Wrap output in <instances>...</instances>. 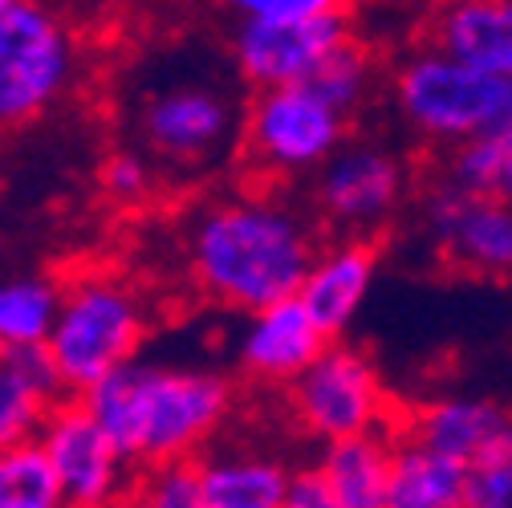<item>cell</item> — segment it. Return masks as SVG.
I'll list each match as a JSON object with an SVG mask.
<instances>
[{
	"mask_svg": "<svg viewBox=\"0 0 512 508\" xmlns=\"http://www.w3.org/2000/svg\"><path fill=\"white\" fill-rule=\"evenodd\" d=\"M508 415H512L508 407L484 395H439V399L419 403L403 431L427 443V448L472 468L492 448V439L500 435Z\"/></svg>",
	"mask_w": 512,
	"mask_h": 508,
	"instance_id": "obj_17",
	"label": "cell"
},
{
	"mask_svg": "<svg viewBox=\"0 0 512 508\" xmlns=\"http://www.w3.org/2000/svg\"><path fill=\"white\" fill-rule=\"evenodd\" d=\"M45 452L57 468L61 492L70 508H114L126 492L135 488L131 460L106 435V427L94 419V411L82 403V395H66L53 403L41 435Z\"/></svg>",
	"mask_w": 512,
	"mask_h": 508,
	"instance_id": "obj_12",
	"label": "cell"
},
{
	"mask_svg": "<svg viewBox=\"0 0 512 508\" xmlns=\"http://www.w3.org/2000/svg\"><path fill=\"white\" fill-rule=\"evenodd\" d=\"M285 391L301 431L322 443L395 427L391 395L378 362L362 346L342 338H334Z\"/></svg>",
	"mask_w": 512,
	"mask_h": 508,
	"instance_id": "obj_8",
	"label": "cell"
},
{
	"mask_svg": "<svg viewBox=\"0 0 512 508\" xmlns=\"http://www.w3.org/2000/svg\"><path fill=\"white\" fill-rule=\"evenodd\" d=\"M350 37H358L350 13L244 17L236 21L228 57L248 90H273L309 82Z\"/></svg>",
	"mask_w": 512,
	"mask_h": 508,
	"instance_id": "obj_11",
	"label": "cell"
},
{
	"mask_svg": "<svg viewBox=\"0 0 512 508\" xmlns=\"http://www.w3.org/2000/svg\"><path fill=\"white\" fill-rule=\"evenodd\" d=\"M395 5H407V9H419V13H435L443 5H452V0H395Z\"/></svg>",
	"mask_w": 512,
	"mask_h": 508,
	"instance_id": "obj_30",
	"label": "cell"
},
{
	"mask_svg": "<svg viewBox=\"0 0 512 508\" xmlns=\"http://www.w3.org/2000/svg\"><path fill=\"white\" fill-rule=\"evenodd\" d=\"M391 102L411 139L447 155L512 110V86L423 37L391 66Z\"/></svg>",
	"mask_w": 512,
	"mask_h": 508,
	"instance_id": "obj_4",
	"label": "cell"
},
{
	"mask_svg": "<svg viewBox=\"0 0 512 508\" xmlns=\"http://www.w3.org/2000/svg\"><path fill=\"white\" fill-rule=\"evenodd\" d=\"M13 5H21V0H0V13H5V9H13Z\"/></svg>",
	"mask_w": 512,
	"mask_h": 508,
	"instance_id": "obj_31",
	"label": "cell"
},
{
	"mask_svg": "<svg viewBox=\"0 0 512 508\" xmlns=\"http://www.w3.org/2000/svg\"><path fill=\"white\" fill-rule=\"evenodd\" d=\"M423 37L512 86V0H452L427 13Z\"/></svg>",
	"mask_w": 512,
	"mask_h": 508,
	"instance_id": "obj_16",
	"label": "cell"
},
{
	"mask_svg": "<svg viewBox=\"0 0 512 508\" xmlns=\"http://www.w3.org/2000/svg\"><path fill=\"white\" fill-rule=\"evenodd\" d=\"M155 179H159V167L147 151L139 147H118L102 159L98 167V187L106 192V200L114 204H143L151 192H155Z\"/></svg>",
	"mask_w": 512,
	"mask_h": 508,
	"instance_id": "obj_27",
	"label": "cell"
},
{
	"mask_svg": "<svg viewBox=\"0 0 512 508\" xmlns=\"http://www.w3.org/2000/svg\"><path fill=\"white\" fill-rule=\"evenodd\" d=\"M244 106L224 74L200 70V61L187 57H167L135 86L126 122L135 147L147 151L155 167L200 175L240 151Z\"/></svg>",
	"mask_w": 512,
	"mask_h": 508,
	"instance_id": "obj_3",
	"label": "cell"
},
{
	"mask_svg": "<svg viewBox=\"0 0 512 508\" xmlns=\"http://www.w3.org/2000/svg\"><path fill=\"white\" fill-rule=\"evenodd\" d=\"M309 86L322 94L330 106H338L346 118H354L366 106L370 90H374V57H370V45L358 41V37H350L326 61V66L309 78Z\"/></svg>",
	"mask_w": 512,
	"mask_h": 508,
	"instance_id": "obj_24",
	"label": "cell"
},
{
	"mask_svg": "<svg viewBox=\"0 0 512 508\" xmlns=\"http://www.w3.org/2000/svg\"><path fill=\"white\" fill-rule=\"evenodd\" d=\"M411 196V167L382 143H342L313 175V208L334 236H378Z\"/></svg>",
	"mask_w": 512,
	"mask_h": 508,
	"instance_id": "obj_10",
	"label": "cell"
},
{
	"mask_svg": "<svg viewBox=\"0 0 512 508\" xmlns=\"http://www.w3.org/2000/svg\"><path fill=\"white\" fill-rule=\"evenodd\" d=\"M464 508H512V415L492 439V448L468 468Z\"/></svg>",
	"mask_w": 512,
	"mask_h": 508,
	"instance_id": "obj_26",
	"label": "cell"
},
{
	"mask_svg": "<svg viewBox=\"0 0 512 508\" xmlns=\"http://www.w3.org/2000/svg\"><path fill=\"white\" fill-rule=\"evenodd\" d=\"M147 330L151 305L135 289V281L110 269H86L61 285L57 326L45 346L66 391L86 395L106 374L143 354Z\"/></svg>",
	"mask_w": 512,
	"mask_h": 508,
	"instance_id": "obj_5",
	"label": "cell"
},
{
	"mask_svg": "<svg viewBox=\"0 0 512 508\" xmlns=\"http://www.w3.org/2000/svg\"><path fill=\"white\" fill-rule=\"evenodd\" d=\"M82 403L126 460L155 468L171 460H196L228 423L236 387L220 370L135 358L94 383Z\"/></svg>",
	"mask_w": 512,
	"mask_h": 508,
	"instance_id": "obj_2",
	"label": "cell"
},
{
	"mask_svg": "<svg viewBox=\"0 0 512 508\" xmlns=\"http://www.w3.org/2000/svg\"><path fill=\"white\" fill-rule=\"evenodd\" d=\"M61 309V281L45 273L0 277V346H45Z\"/></svg>",
	"mask_w": 512,
	"mask_h": 508,
	"instance_id": "obj_21",
	"label": "cell"
},
{
	"mask_svg": "<svg viewBox=\"0 0 512 508\" xmlns=\"http://www.w3.org/2000/svg\"><path fill=\"white\" fill-rule=\"evenodd\" d=\"M285 508H346V504L330 492V484L322 480V472H317V468H301L293 476V488H289Z\"/></svg>",
	"mask_w": 512,
	"mask_h": 508,
	"instance_id": "obj_29",
	"label": "cell"
},
{
	"mask_svg": "<svg viewBox=\"0 0 512 508\" xmlns=\"http://www.w3.org/2000/svg\"><path fill=\"white\" fill-rule=\"evenodd\" d=\"M374 281H378L374 236H338L334 244H322L297 297L309 305L317 326L330 338H342L362 313Z\"/></svg>",
	"mask_w": 512,
	"mask_h": 508,
	"instance_id": "obj_14",
	"label": "cell"
},
{
	"mask_svg": "<svg viewBox=\"0 0 512 508\" xmlns=\"http://www.w3.org/2000/svg\"><path fill=\"white\" fill-rule=\"evenodd\" d=\"M317 252L322 240L313 220L265 192H236L204 204L183 236L196 289L232 313H256L297 297Z\"/></svg>",
	"mask_w": 512,
	"mask_h": 508,
	"instance_id": "obj_1",
	"label": "cell"
},
{
	"mask_svg": "<svg viewBox=\"0 0 512 508\" xmlns=\"http://www.w3.org/2000/svg\"><path fill=\"white\" fill-rule=\"evenodd\" d=\"M66 395L49 346H0V452L41 435L53 403Z\"/></svg>",
	"mask_w": 512,
	"mask_h": 508,
	"instance_id": "obj_15",
	"label": "cell"
},
{
	"mask_svg": "<svg viewBox=\"0 0 512 508\" xmlns=\"http://www.w3.org/2000/svg\"><path fill=\"white\" fill-rule=\"evenodd\" d=\"M135 500L139 508H212L200 480V460H171L143 468Z\"/></svg>",
	"mask_w": 512,
	"mask_h": 508,
	"instance_id": "obj_25",
	"label": "cell"
},
{
	"mask_svg": "<svg viewBox=\"0 0 512 508\" xmlns=\"http://www.w3.org/2000/svg\"><path fill=\"white\" fill-rule=\"evenodd\" d=\"M224 9L244 17H313V13H350L354 0H224Z\"/></svg>",
	"mask_w": 512,
	"mask_h": 508,
	"instance_id": "obj_28",
	"label": "cell"
},
{
	"mask_svg": "<svg viewBox=\"0 0 512 508\" xmlns=\"http://www.w3.org/2000/svg\"><path fill=\"white\" fill-rule=\"evenodd\" d=\"M82 45L74 29L41 0L0 13V131L45 118L78 82Z\"/></svg>",
	"mask_w": 512,
	"mask_h": 508,
	"instance_id": "obj_6",
	"label": "cell"
},
{
	"mask_svg": "<svg viewBox=\"0 0 512 508\" xmlns=\"http://www.w3.org/2000/svg\"><path fill=\"white\" fill-rule=\"evenodd\" d=\"M350 118L330 106L309 82L252 90L244 106L240 155L256 175L301 179L317 175L346 143Z\"/></svg>",
	"mask_w": 512,
	"mask_h": 508,
	"instance_id": "obj_7",
	"label": "cell"
},
{
	"mask_svg": "<svg viewBox=\"0 0 512 508\" xmlns=\"http://www.w3.org/2000/svg\"><path fill=\"white\" fill-rule=\"evenodd\" d=\"M391 460H395V431H366L350 439L322 443L317 472L346 508H387L391 492Z\"/></svg>",
	"mask_w": 512,
	"mask_h": 508,
	"instance_id": "obj_19",
	"label": "cell"
},
{
	"mask_svg": "<svg viewBox=\"0 0 512 508\" xmlns=\"http://www.w3.org/2000/svg\"><path fill=\"white\" fill-rule=\"evenodd\" d=\"M439 175L456 179L472 192H488L500 200H512V110L484 131L480 139L460 143L456 151L439 155Z\"/></svg>",
	"mask_w": 512,
	"mask_h": 508,
	"instance_id": "obj_22",
	"label": "cell"
},
{
	"mask_svg": "<svg viewBox=\"0 0 512 508\" xmlns=\"http://www.w3.org/2000/svg\"><path fill=\"white\" fill-rule=\"evenodd\" d=\"M468 464L443 456L407 431H395L387 508H464Z\"/></svg>",
	"mask_w": 512,
	"mask_h": 508,
	"instance_id": "obj_20",
	"label": "cell"
},
{
	"mask_svg": "<svg viewBox=\"0 0 512 508\" xmlns=\"http://www.w3.org/2000/svg\"><path fill=\"white\" fill-rule=\"evenodd\" d=\"M196 460L212 508H285L297 476L281 456L256 448H216Z\"/></svg>",
	"mask_w": 512,
	"mask_h": 508,
	"instance_id": "obj_18",
	"label": "cell"
},
{
	"mask_svg": "<svg viewBox=\"0 0 512 508\" xmlns=\"http://www.w3.org/2000/svg\"><path fill=\"white\" fill-rule=\"evenodd\" d=\"M0 508H70L37 435L0 452Z\"/></svg>",
	"mask_w": 512,
	"mask_h": 508,
	"instance_id": "obj_23",
	"label": "cell"
},
{
	"mask_svg": "<svg viewBox=\"0 0 512 508\" xmlns=\"http://www.w3.org/2000/svg\"><path fill=\"white\" fill-rule=\"evenodd\" d=\"M330 342L334 338L317 326L309 305L301 297H285L277 305L244 313V330L236 338V362L252 383L289 387Z\"/></svg>",
	"mask_w": 512,
	"mask_h": 508,
	"instance_id": "obj_13",
	"label": "cell"
},
{
	"mask_svg": "<svg viewBox=\"0 0 512 508\" xmlns=\"http://www.w3.org/2000/svg\"><path fill=\"white\" fill-rule=\"evenodd\" d=\"M423 236L435 257L464 277L512 281V200L431 175L419 200Z\"/></svg>",
	"mask_w": 512,
	"mask_h": 508,
	"instance_id": "obj_9",
	"label": "cell"
}]
</instances>
